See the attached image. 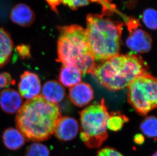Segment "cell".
<instances>
[{
	"mask_svg": "<svg viewBox=\"0 0 157 156\" xmlns=\"http://www.w3.org/2000/svg\"><path fill=\"white\" fill-rule=\"evenodd\" d=\"M61 115L59 106L39 95L27 100L17 112V129L25 140L44 141L53 134L55 126Z\"/></svg>",
	"mask_w": 157,
	"mask_h": 156,
	"instance_id": "6da1fadb",
	"label": "cell"
},
{
	"mask_svg": "<svg viewBox=\"0 0 157 156\" xmlns=\"http://www.w3.org/2000/svg\"><path fill=\"white\" fill-rule=\"evenodd\" d=\"M148 69V65L140 55L131 52L101 62L92 74L108 90L118 91L128 87L135 79L147 73Z\"/></svg>",
	"mask_w": 157,
	"mask_h": 156,
	"instance_id": "7a4b0ae2",
	"label": "cell"
},
{
	"mask_svg": "<svg viewBox=\"0 0 157 156\" xmlns=\"http://www.w3.org/2000/svg\"><path fill=\"white\" fill-rule=\"evenodd\" d=\"M58 60L63 65L73 66L82 74H93L96 67L89 45L86 32L79 25L59 28Z\"/></svg>",
	"mask_w": 157,
	"mask_h": 156,
	"instance_id": "3957f363",
	"label": "cell"
},
{
	"mask_svg": "<svg viewBox=\"0 0 157 156\" xmlns=\"http://www.w3.org/2000/svg\"><path fill=\"white\" fill-rule=\"evenodd\" d=\"M123 25L104 14L87 15L86 32L95 61L102 62L119 54Z\"/></svg>",
	"mask_w": 157,
	"mask_h": 156,
	"instance_id": "277c9868",
	"label": "cell"
},
{
	"mask_svg": "<svg viewBox=\"0 0 157 156\" xmlns=\"http://www.w3.org/2000/svg\"><path fill=\"white\" fill-rule=\"evenodd\" d=\"M109 116L104 99L81 112L80 138L87 147L98 148L106 140Z\"/></svg>",
	"mask_w": 157,
	"mask_h": 156,
	"instance_id": "5b68a950",
	"label": "cell"
},
{
	"mask_svg": "<svg viewBox=\"0 0 157 156\" xmlns=\"http://www.w3.org/2000/svg\"><path fill=\"white\" fill-rule=\"evenodd\" d=\"M157 87L156 78L148 72L128 86V102L140 115H146L156 108Z\"/></svg>",
	"mask_w": 157,
	"mask_h": 156,
	"instance_id": "8992f818",
	"label": "cell"
},
{
	"mask_svg": "<svg viewBox=\"0 0 157 156\" xmlns=\"http://www.w3.org/2000/svg\"><path fill=\"white\" fill-rule=\"evenodd\" d=\"M129 32L126 45L134 52L144 53L150 51L152 46V39L150 35L139 28L140 24L135 19H129L127 23Z\"/></svg>",
	"mask_w": 157,
	"mask_h": 156,
	"instance_id": "52a82bcc",
	"label": "cell"
},
{
	"mask_svg": "<svg viewBox=\"0 0 157 156\" xmlns=\"http://www.w3.org/2000/svg\"><path fill=\"white\" fill-rule=\"evenodd\" d=\"M18 90L22 97L28 100L39 95L41 84L38 75L29 71L25 72L21 76Z\"/></svg>",
	"mask_w": 157,
	"mask_h": 156,
	"instance_id": "ba28073f",
	"label": "cell"
},
{
	"mask_svg": "<svg viewBox=\"0 0 157 156\" xmlns=\"http://www.w3.org/2000/svg\"><path fill=\"white\" fill-rule=\"evenodd\" d=\"M78 129V123L75 119L70 117H61L56 122L53 133L59 140L69 141L76 136Z\"/></svg>",
	"mask_w": 157,
	"mask_h": 156,
	"instance_id": "9c48e42d",
	"label": "cell"
},
{
	"mask_svg": "<svg viewBox=\"0 0 157 156\" xmlns=\"http://www.w3.org/2000/svg\"><path fill=\"white\" fill-rule=\"evenodd\" d=\"M69 97L75 106L82 108L86 106L93 99V90L89 84L79 83L70 88Z\"/></svg>",
	"mask_w": 157,
	"mask_h": 156,
	"instance_id": "30bf717a",
	"label": "cell"
},
{
	"mask_svg": "<svg viewBox=\"0 0 157 156\" xmlns=\"http://www.w3.org/2000/svg\"><path fill=\"white\" fill-rule=\"evenodd\" d=\"M22 105V96L17 90L5 89L0 92V107L6 113H16Z\"/></svg>",
	"mask_w": 157,
	"mask_h": 156,
	"instance_id": "8fae6325",
	"label": "cell"
},
{
	"mask_svg": "<svg viewBox=\"0 0 157 156\" xmlns=\"http://www.w3.org/2000/svg\"><path fill=\"white\" fill-rule=\"evenodd\" d=\"M11 20L21 27H28L34 22L35 14L33 10L25 4L15 5L10 13Z\"/></svg>",
	"mask_w": 157,
	"mask_h": 156,
	"instance_id": "7c38bea8",
	"label": "cell"
},
{
	"mask_svg": "<svg viewBox=\"0 0 157 156\" xmlns=\"http://www.w3.org/2000/svg\"><path fill=\"white\" fill-rule=\"evenodd\" d=\"M65 90L59 83L54 80L46 82L42 89V95L46 100L52 103H59L64 99Z\"/></svg>",
	"mask_w": 157,
	"mask_h": 156,
	"instance_id": "4fadbf2b",
	"label": "cell"
},
{
	"mask_svg": "<svg viewBox=\"0 0 157 156\" xmlns=\"http://www.w3.org/2000/svg\"><path fill=\"white\" fill-rule=\"evenodd\" d=\"M2 138L5 146L11 150H18L25 144V138L22 133L15 128L6 129L3 132Z\"/></svg>",
	"mask_w": 157,
	"mask_h": 156,
	"instance_id": "5bb4252c",
	"label": "cell"
},
{
	"mask_svg": "<svg viewBox=\"0 0 157 156\" xmlns=\"http://www.w3.org/2000/svg\"><path fill=\"white\" fill-rule=\"evenodd\" d=\"M13 49V43L7 32L0 28V68L9 62Z\"/></svg>",
	"mask_w": 157,
	"mask_h": 156,
	"instance_id": "9a60e30c",
	"label": "cell"
},
{
	"mask_svg": "<svg viewBox=\"0 0 157 156\" xmlns=\"http://www.w3.org/2000/svg\"><path fill=\"white\" fill-rule=\"evenodd\" d=\"M82 77V73L76 68L63 65L59 72V80L64 86L71 87L79 83Z\"/></svg>",
	"mask_w": 157,
	"mask_h": 156,
	"instance_id": "2e32d148",
	"label": "cell"
},
{
	"mask_svg": "<svg viewBox=\"0 0 157 156\" xmlns=\"http://www.w3.org/2000/svg\"><path fill=\"white\" fill-rule=\"evenodd\" d=\"M157 119L154 116L147 117L140 125V129L145 136L151 138L157 136Z\"/></svg>",
	"mask_w": 157,
	"mask_h": 156,
	"instance_id": "e0dca14e",
	"label": "cell"
},
{
	"mask_svg": "<svg viewBox=\"0 0 157 156\" xmlns=\"http://www.w3.org/2000/svg\"><path fill=\"white\" fill-rule=\"evenodd\" d=\"M128 121V119L124 115L112 113L108 118L107 128L113 131H118L123 127L124 123Z\"/></svg>",
	"mask_w": 157,
	"mask_h": 156,
	"instance_id": "ac0fdd59",
	"label": "cell"
},
{
	"mask_svg": "<svg viewBox=\"0 0 157 156\" xmlns=\"http://www.w3.org/2000/svg\"><path fill=\"white\" fill-rule=\"evenodd\" d=\"M25 156H50V151L44 144L34 143L29 146Z\"/></svg>",
	"mask_w": 157,
	"mask_h": 156,
	"instance_id": "d6986e66",
	"label": "cell"
},
{
	"mask_svg": "<svg viewBox=\"0 0 157 156\" xmlns=\"http://www.w3.org/2000/svg\"><path fill=\"white\" fill-rule=\"evenodd\" d=\"M142 20L145 26L151 30L157 28V11L152 8L146 9L142 14Z\"/></svg>",
	"mask_w": 157,
	"mask_h": 156,
	"instance_id": "ffe728a7",
	"label": "cell"
},
{
	"mask_svg": "<svg viewBox=\"0 0 157 156\" xmlns=\"http://www.w3.org/2000/svg\"><path fill=\"white\" fill-rule=\"evenodd\" d=\"M14 84V81L12 80L9 73L3 72L0 74V89L7 88Z\"/></svg>",
	"mask_w": 157,
	"mask_h": 156,
	"instance_id": "44dd1931",
	"label": "cell"
},
{
	"mask_svg": "<svg viewBox=\"0 0 157 156\" xmlns=\"http://www.w3.org/2000/svg\"><path fill=\"white\" fill-rule=\"evenodd\" d=\"M97 156H124L122 154L111 147H105L98 151Z\"/></svg>",
	"mask_w": 157,
	"mask_h": 156,
	"instance_id": "7402d4cb",
	"label": "cell"
},
{
	"mask_svg": "<svg viewBox=\"0 0 157 156\" xmlns=\"http://www.w3.org/2000/svg\"><path fill=\"white\" fill-rule=\"evenodd\" d=\"M89 2L90 0H71L70 8L73 10H76L78 7L89 4Z\"/></svg>",
	"mask_w": 157,
	"mask_h": 156,
	"instance_id": "603a6c76",
	"label": "cell"
},
{
	"mask_svg": "<svg viewBox=\"0 0 157 156\" xmlns=\"http://www.w3.org/2000/svg\"><path fill=\"white\" fill-rule=\"evenodd\" d=\"M18 51L22 58L27 57L30 55V51L28 47L25 45L20 46L18 47Z\"/></svg>",
	"mask_w": 157,
	"mask_h": 156,
	"instance_id": "cb8c5ba5",
	"label": "cell"
},
{
	"mask_svg": "<svg viewBox=\"0 0 157 156\" xmlns=\"http://www.w3.org/2000/svg\"><path fill=\"white\" fill-rule=\"evenodd\" d=\"M51 8L55 12H57V7L61 3V0H46Z\"/></svg>",
	"mask_w": 157,
	"mask_h": 156,
	"instance_id": "d4e9b609",
	"label": "cell"
},
{
	"mask_svg": "<svg viewBox=\"0 0 157 156\" xmlns=\"http://www.w3.org/2000/svg\"><path fill=\"white\" fill-rule=\"evenodd\" d=\"M134 140L135 143H136L137 144H140L144 143V137L142 135L137 134V135L135 136Z\"/></svg>",
	"mask_w": 157,
	"mask_h": 156,
	"instance_id": "484cf974",
	"label": "cell"
},
{
	"mask_svg": "<svg viewBox=\"0 0 157 156\" xmlns=\"http://www.w3.org/2000/svg\"><path fill=\"white\" fill-rule=\"evenodd\" d=\"M152 156H157V152H155Z\"/></svg>",
	"mask_w": 157,
	"mask_h": 156,
	"instance_id": "4316f807",
	"label": "cell"
}]
</instances>
